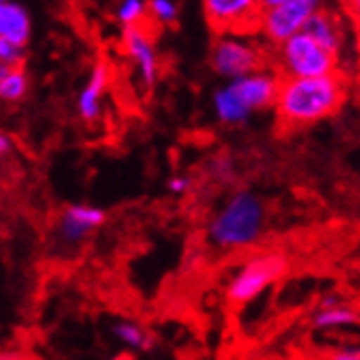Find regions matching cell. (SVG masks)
Listing matches in <instances>:
<instances>
[{"instance_id": "obj_1", "label": "cell", "mask_w": 360, "mask_h": 360, "mask_svg": "<svg viewBox=\"0 0 360 360\" xmlns=\"http://www.w3.org/2000/svg\"><path fill=\"white\" fill-rule=\"evenodd\" d=\"M349 82L339 70L326 76H281L274 110L285 129H300L335 117L347 100Z\"/></svg>"}, {"instance_id": "obj_2", "label": "cell", "mask_w": 360, "mask_h": 360, "mask_svg": "<svg viewBox=\"0 0 360 360\" xmlns=\"http://www.w3.org/2000/svg\"><path fill=\"white\" fill-rule=\"evenodd\" d=\"M266 224L264 201L250 190H238L207 226L210 242L220 250H244L259 242Z\"/></svg>"}, {"instance_id": "obj_3", "label": "cell", "mask_w": 360, "mask_h": 360, "mask_svg": "<svg viewBox=\"0 0 360 360\" xmlns=\"http://www.w3.org/2000/svg\"><path fill=\"white\" fill-rule=\"evenodd\" d=\"M274 63L278 76H326L339 72V54L319 46L307 30L287 37L274 46Z\"/></svg>"}, {"instance_id": "obj_4", "label": "cell", "mask_w": 360, "mask_h": 360, "mask_svg": "<svg viewBox=\"0 0 360 360\" xmlns=\"http://www.w3.org/2000/svg\"><path fill=\"white\" fill-rule=\"evenodd\" d=\"M287 270V259L281 252H264L248 259L236 272L226 287V300L231 304H248L272 287Z\"/></svg>"}, {"instance_id": "obj_5", "label": "cell", "mask_w": 360, "mask_h": 360, "mask_svg": "<svg viewBox=\"0 0 360 360\" xmlns=\"http://www.w3.org/2000/svg\"><path fill=\"white\" fill-rule=\"evenodd\" d=\"M210 63L220 78L233 80L266 68L268 54L264 52V48H259L250 39H244L242 35H216Z\"/></svg>"}, {"instance_id": "obj_6", "label": "cell", "mask_w": 360, "mask_h": 360, "mask_svg": "<svg viewBox=\"0 0 360 360\" xmlns=\"http://www.w3.org/2000/svg\"><path fill=\"white\" fill-rule=\"evenodd\" d=\"M323 7V0H283V3L261 9L257 35L264 37L272 48L287 37L304 30L309 18Z\"/></svg>"}, {"instance_id": "obj_7", "label": "cell", "mask_w": 360, "mask_h": 360, "mask_svg": "<svg viewBox=\"0 0 360 360\" xmlns=\"http://www.w3.org/2000/svg\"><path fill=\"white\" fill-rule=\"evenodd\" d=\"M203 13L216 35L252 37L259 28V0H201Z\"/></svg>"}, {"instance_id": "obj_8", "label": "cell", "mask_w": 360, "mask_h": 360, "mask_svg": "<svg viewBox=\"0 0 360 360\" xmlns=\"http://www.w3.org/2000/svg\"><path fill=\"white\" fill-rule=\"evenodd\" d=\"M278 82H281V76L276 70L261 68L246 76L229 80L226 86L238 97V102L252 115V112L268 110L274 106Z\"/></svg>"}, {"instance_id": "obj_9", "label": "cell", "mask_w": 360, "mask_h": 360, "mask_svg": "<svg viewBox=\"0 0 360 360\" xmlns=\"http://www.w3.org/2000/svg\"><path fill=\"white\" fill-rule=\"evenodd\" d=\"M123 50L134 60L143 84L151 89L160 78V60H158L153 39L149 35V30L145 28V24L123 28Z\"/></svg>"}, {"instance_id": "obj_10", "label": "cell", "mask_w": 360, "mask_h": 360, "mask_svg": "<svg viewBox=\"0 0 360 360\" xmlns=\"http://www.w3.org/2000/svg\"><path fill=\"white\" fill-rule=\"evenodd\" d=\"M104 222H106V212L102 207L76 203L63 210L56 224V233L65 244H80L91 233H95Z\"/></svg>"}, {"instance_id": "obj_11", "label": "cell", "mask_w": 360, "mask_h": 360, "mask_svg": "<svg viewBox=\"0 0 360 360\" xmlns=\"http://www.w3.org/2000/svg\"><path fill=\"white\" fill-rule=\"evenodd\" d=\"M110 84V68L106 63H95L91 70V76L84 84V89L78 95V115L86 121L93 123L97 121L102 112V95L106 93Z\"/></svg>"}, {"instance_id": "obj_12", "label": "cell", "mask_w": 360, "mask_h": 360, "mask_svg": "<svg viewBox=\"0 0 360 360\" xmlns=\"http://www.w3.org/2000/svg\"><path fill=\"white\" fill-rule=\"evenodd\" d=\"M30 35H32V22L26 7L13 3V0H0V39L28 46Z\"/></svg>"}, {"instance_id": "obj_13", "label": "cell", "mask_w": 360, "mask_h": 360, "mask_svg": "<svg viewBox=\"0 0 360 360\" xmlns=\"http://www.w3.org/2000/svg\"><path fill=\"white\" fill-rule=\"evenodd\" d=\"M304 30L309 32V35L319 44L323 46L326 50H330L335 54H341V44H343V32H341V26H339V20L330 13L326 11L323 7L319 11H315Z\"/></svg>"}, {"instance_id": "obj_14", "label": "cell", "mask_w": 360, "mask_h": 360, "mask_svg": "<svg viewBox=\"0 0 360 360\" xmlns=\"http://www.w3.org/2000/svg\"><path fill=\"white\" fill-rule=\"evenodd\" d=\"M214 112H216L218 121L224 125H242L250 117V112L238 102V97L231 93V89L226 84L214 93Z\"/></svg>"}, {"instance_id": "obj_15", "label": "cell", "mask_w": 360, "mask_h": 360, "mask_svg": "<svg viewBox=\"0 0 360 360\" xmlns=\"http://www.w3.org/2000/svg\"><path fill=\"white\" fill-rule=\"evenodd\" d=\"M358 319L356 309L337 302L330 307H319V311L313 317V326L319 330H335V328H345V326H354Z\"/></svg>"}, {"instance_id": "obj_16", "label": "cell", "mask_w": 360, "mask_h": 360, "mask_svg": "<svg viewBox=\"0 0 360 360\" xmlns=\"http://www.w3.org/2000/svg\"><path fill=\"white\" fill-rule=\"evenodd\" d=\"M28 89H30V80L24 65L22 68H9V72L0 78V102H9V104L22 102Z\"/></svg>"}, {"instance_id": "obj_17", "label": "cell", "mask_w": 360, "mask_h": 360, "mask_svg": "<svg viewBox=\"0 0 360 360\" xmlns=\"http://www.w3.org/2000/svg\"><path fill=\"white\" fill-rule=\"evenodd\" d=\"M112 335L119 339V343H123L125 347L132 349H151V339L149 335L141 328L134 321H119L112 326Z\"/></svg>"}, {"instance_id": "obj_18", "label": "cell", "mask_w": 360, "mask_h": 360, "mask_svg": "<svg viewBox=\"0 0 360 360\" xmlns=\"http://www.w3.org/2000/svg\"><path fill=\"white\" fill-rule=\"evenodd\" d=\"M179 18V7L175 0H147V20L158 26H173Z\"/></svg>"}, {"instance_id": "obj_19", "label": "cell", "mask_w": 360, "mask_h": 360, "mask_svg": "<svg viewBox=\"0 0 360 360\" xmlns=\"http://www.w3.org/2000/svg\"><path fill=\"white\" fill-rule=\"evenodd\" d=\"M117 20L125 26H139L147 22V0H121Z\"/></svg>"}, {"instance_id": "obj_20", "label": "cell", "mask_w": 360, "mask_h": 360, "mask_svg": "<svg viewBox=\"0 0 360 360\" xmlns=\"http://www.w3.org/2000/svg\"><path fill=\"white\" fill-rule=\"evenodd\" d=\"M0 63L7 65V68H22L26 63V46L0 39Z\"/></svg>"}, {"instance_id": "obj_21", "label": "cell", "mask_w": 360, "mask_h": 360, "mask_svg": "<svg viewBox=\"0 0 360 360\" xmlns=\"http://www.w3.org/2000/svg\"><path fill=\"white\" fill-rule=\"evenodd\" d=\"M190 190V179L184 177V175H175L169 179V192L173 194H186Z\"/></svg>"}, {"instance_id": "obj_22", "label": "cell", "mask_w": 360, "mask_h": 360, "mask_svg": "<svg viewBox=\"0 0 360 360\" xmlns=\"http://www.w3.org/2000/svg\"><path fill=\"white\" fill-rule=\"evenodd\" d=\"M11 149H13V141H11V136L0 132V158L9 155V153H11Z\"/></svg>"}, {"instance_id": "obj_23", "label": "cell", "mask_w": 360, "mask_h": 360, "mask_svg": "<svg viewBox=\"0 0 360 360\" xmlns=\"http://www.w3.org/2000/svg\"><path fill=\"white\" fill-rule=\"evenodd\" d=\"M278 3H283V0H259V7L261 9H268V7H274Z\"/></svg>"}, {"instance_id": "obj_24", "label": "cell", "mask_w": 360, "mask_h": 360, "mask_svg": "<svg viewBox=\"0 0 360 360\" xmlns=\"http://www.w3.org/2000/svg\"><path fill=\"white\" fill-rule=\"evenodd\" d=\"M9 72V68H7V65H3V63H0V78H3L5 74Z\"/></svg>"}, {"instance_id": "obj_25", "label": "cell", "mask_w": 360, "mask_h": 360, "mask_svg": "<svg viewBox=\"0 0 360 360\" xmlns=\"http://www.w3.org/2000/svg\"><path fill=\"white\" fill-rule=\"evenodd\" d=\"M352 3H354V5H356V3H358V0H352Z\"/></svg>"}]
</instances>
